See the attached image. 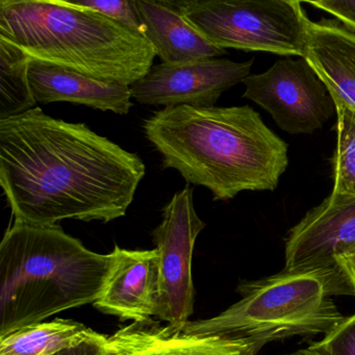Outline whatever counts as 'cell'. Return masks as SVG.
<instances>
[{
	"instance_id": "obj_14",
	"label": "cell",
	"mask_w": 355,
	"mask_h": 355,
	"mask_svg": "<svg viewBox=\"0 0 355 355\" xmlns=\"http://www.w3.org/2000/svg\"><path fill=\"white\" fill-rule=\"evenodd\" d=\"M304 59L327 87L332 99L355 109V31L338 19L307 26Z\"/></svg>"
},
{
	"instance_id": "obj_17",
	"label": "cell",
	"mask_w": 355,
	"mask_h": 355,
	"mask_svg": "<svg viewBox=\"0 0 355 355\" xmlns=\"http://www.w3.org/2000/svg\"><path fill=\"white\" fill-rule=\"evenodd\" d=\"M31 59L19 46L0 38V120L35 109L28 80Z\"/></svg>"
},
{
	"instance_id": "obj_19",
	"label": "cell",
	"mask_w": 355,
	"mask_h": 355,
	"mask_svg": "<svg viewBox=\"0 0 355 355\" xmlns=\"http://www.w3.org/2000/svg\"><path fill=\"white\" fill-rule=\"evenodd\" d=\"M69 3L76 7L101 14L144 36V24L135 0H78Z\"/></svg>"
},
{
	"instance_id": "obj_20",
	"label": "cell",
	"mask_w": 355,
	"mask_h": 355,
	"mask_svg": "<svg viewBox=\"0 0 355 355\" xmlns=\"http://www.w3.org/2000/svg\"><path fill=\"white\" fill-rule=\"evenodd\" d=\"M323 338L329 342L332 355H355V313Z\"/></svg>"
},
{
	"instance_id": "obj_3",
	"label": "cell",
	"mask_w": 355,
	"mask_h": 355,
	"mask_svg": "<svg viewBox=\"0 0 355 355\" xmlns=\"http://www.w3.org/2000/svg\"><path fill=\"white\" fill-rule=\"evenodd\" d=\"M112 257L89 250L57 224L14 222L0 244V338L51 315L94 304Z\"/></svg>"
},
{
	"instance_id": "obj_15",
	"label": "cell",
	"mask_w": 355,
	"mask_h": 355,
	"mask_svg": "<svg viewBox=\"0 0 355 355\" xmlns=\"http://www.w3.org/2000/svg\"><path fill=\"white\" fill-rule=\"evenodd\" d=\"M144 24V37L162 63L182 64L216 59L226 53L195 30L174 1L135 0Z\"/></svg>"
},
{
	"instance_id": "obj_25",
	"label": "cell",
	"mask_w": 355,
	"mask_h": 355,
	"mask_svg": "<svg viewBox=\"0 0 355 355\" xmlns=\"http://www.w3.org/2000/svg\"><path fill=\"white\" fill-rule=\"evenodd\" d=\"M355 249V248H354Z\"/></svg>"
},
{
	"instance_id": "obj_13",
	"label": "cell",
	"mask_w": 355,
	"mask_h": 355,
	"mask_svg": "<svg viewBox=\"0 0 355 355\" xmlns=\"http://www.w3.org/2000/svg\"><path fill=\"white\" fill-rule=\"evenodd\" d=\"M28 80L35 101L43 105L65 101L121 116L128 115L134 105L130 86L103 82L40 61H31Z\"/></svg>"
},
{
	"instance_id": "obj_12",
	"label": "cell",
	"mask_w": 355,
	"mask_h": 355,
	"mask_svg": "<svg viewBox=\"0 0 355 355\" xmlns=\"http://www.w3.org/2000/svg\"><path fill=\"white\" fill-rule=\"evenodd\" d=\"M112 355H257L248 340L220 336H197L182 326L157 322L130 323L107 336Z\"/></svg>"
},
{
	"instance_id": "obj_11",
	"label": "cell",
	"mask_w": 355,
	"mask_h": 355,
	"mask_svg": "<svg viewBox=\"0 0 355 355\" xmlns=\"http://www.w3.org/2000/svg\"><path fill=\"white\" fill-rule=\"evenodd\" d=\"M107 284L94 306L123 321L142 323L157 315V252L116 245Z\"/></svg>"
},
{
	"instance_id": "obj_22",
	"label": "cell",
	"mask_w": 355,
	"mask_h": 355,
	"mask_svg": "<svg viewBox=\"0 0 355 355\" xmlns=\"http://www.w3.org/2000/svg\"><path fill=\"white\" fill-rule=\"evenodd\" d=\"M107 336L101 334L94 340L62 351L55 355H112L107 347Z\"/></svg>"
},
{
	"instance_id": "obj_24",
	"label": "cell",
	"mask_w": 355,
	"mask_h": 355,
	"mask_svg": "<svg viewBox=\"0 0 355 355\" xmlns=\"http://www.w3.org/2000/svg\"><path fill=\"white\" fill-rule=\"evenodd\" d=\"M349 276H350V275H349ZM350 278H351V282H352L353 286H354V288H355V279H354V278L351 277V276H350Z\"/></svg>"
},
{
	"instance_id": "obj_8",
	"label": "cell",
	"mask_w": 355,
	"mask_h": 355,
	"mask_svg": "<svg viewBox=\"0 0 355 355\" xmlns=\"http://www.w3.org/2000/svg\"><path fill=\"white\" fill-rule=\"evenodd\" d=\"M243 84V97L266 110L288 134H313L336 113L327 87L304 58L279 60Z\"/></svg>"
},
{
	"instance_id": "obj_21",
	"label": "cell",
	"mask_w": 355,
	"mask_h": 355,
	"mask_svg": "<svg viewBox=\"0 0 355 355\" xmlns=\"http://www.w3.org/2000/svg\"><path fill=\"white\" fill-rule=\"evenodd\" d=\"M311 7L327 12L334 19L355 31V0H320L307 1Z\"/></svg>"
},
{
	"instance_id": "obj_1",
	"label": "cell",
	"mask_w": 355,
	"mask_h": 355,
	"mask_svg": "<svg viewBox=\"0 0 355 355\" xmlns=\"http://www.w3.org/2000/svg\"><path fill=\"white\" fill-rule=\"evenodd\" d=\"M145 164L84 123L35 107L0 120V186L15 222L109 223L126 215Z\"/></svg>"
},
{
	"instance_id": "obj_5",
	"label": "cell",
	"mask_w": 355,
	"mask_h": 355,
	"mask_svg": "<svg viewBox=\"0 0 355 355\" xmlns=\"http://www.w3.org/2000/svg\"><path fill=\"white\" fill-rule=\"evenodd\" d=\"M241 299L209 319L189 321L184 331L245 340L257 352L268 343L292 336H323L345 321L334 296L355 297V288L340 265L284 269L279 273L239 284Z\"/></svg>"
},
{
	"instance_id": "obj_9",
	"label": "cell",
	"mask_w": 355,
	"mask_h": 355,
	"mask_svg": "<svg viewBox=\"0 0 355 355\" xmlns=\"http://www.w3.org/2000/svg\"><path fill=\"white\" fill-rule=\"evenodd\" d=\"M253 60L236 63L209 59L153 66L130 87L132 98L142 105L165 107H213L222 94L250 76Z\"/></svg>"
},
{
	"instance_id": "obj_10",
	"label": "cell",
	"mask_w": 355,
	"mask_h": 355,
	"mask_svg": "<svg viewBox=\"0 0 355 355\" xmlns=\"http://www.w3.org/2000/svg\"><path fill=\"white\" fill-rule=\"evenodd\" d=\"M355 248V197L332 192L288 230L284 269L336 265Z\"/></svg>"
},
{
	"instance_id": "obj_6",
	"label": "cell",
	"mask_w": 355,
	"mask_h": 355,
	"mask_svg": "<svg viewBox=\"0 0 355 355\" xmlns=\"http://www.w3.org/2000/svg\"><path fill=\"white\" fill-rule=\"evenodd\" d=\"M184 19L218 49L304 58L309 17L296 0L174 1Z\"/></svg>"
},
{
	"instance_id": "obj_2",
	"label": "cell",
	"mask_w": 355,
	"mask_h": 355,
	"mask_svg": "<svg viewBox=\"0 0 355 355\" xmlns=\"http://www.w3.org/2000/svg\"><path fill=\"white\" fill-rule=\"evenodd\" d=\"M143 130L164 167L209 189L214 200L274 191L288 165V144L248 105L165 107L144 120Z\"/></svg>"
},
{
	"instance_id": "obj_23",
	"label": "cell",
	"mask_w": 355,
	"mask_h": 355,
	"mask_svg": "<svg viewBox=\"0 0 355 355\" xmlns=\"http://www.w3.org/2000/svg\"><path fill=\"white\" fill-rule=\"evenodd\" d=\"M338 263L355 279V249L340 257L338 259Z\"/></svg>"
},
{
	"instance_id": "obj_16",
	"label": "cell",
	"mask_w": 355,
	"mask_h": 355,
	"mask_svg": "<svg viewBox=\"0 0 355 355\" xmlns=\"http://www.w3.org/2000/svg\"><path fill=\"white\" fill-rule=\"evenodd\" d=\"M99 336L73 320L40 322L0 338V355H55Z\"/></svg>"
},
{
	"instance_id": "obj_18",
	"label": "cell",
	"mask_w": 355,
	"mask_h": 355,
	"mask_svg": "<svg viewBox=\"0 0 355 355\" xmlns=\"http://www.w3.org/2000/svg\"><path fill=\"white\" fill-rule=\"evenodd\" d=\"M336 119V146L331 157L334 191L355 197V109L334 99Z\"/></svg>"
},
{
	"instance_id": "obj_7",
	"label": "cell",
	"mask_w": 355,
	"mask_h": 355,
	"mask_svg": "<svg viewBox=\"0 0 355 355\" xmlns=\"http://www.w3.org/2000/svg\"><path fill=\"white\" fill-rule=\"evenodd\" d=\"M205 223L197 215L193 189L186 187L165 205L153 230L157 252V315L169 325L184 326L194 313L192 259L195 242Z\"/></svg>"
},
{
	"instance_id": "obj_4",
	"label": "cell",
	"mask_w": 355,
	"mask_h": 355,
	"mask_svg": "<svg viewBox=\"0 0 355 355\" xmlns=\"http://www.w3.org/2000/svg\"><path fill=\"white\" fill-rule=\"evenodd\" d=\"M0 38L31 61L124 86L144 78L155 58L142 35L68 0H1Z\"/></svg>"
}]
</instances>
